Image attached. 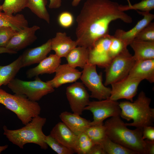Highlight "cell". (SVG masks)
<instances>
[{
  "mask_svg": "<svg viewBox=\"0 0 154 154\" xmlns=\"http://www.w3.org/2000/svg\"><path fill=\"white\" fill-rule=\"evenodd\" d=\"M136 62L127 48L113 58L104 68L106 86L126 77Z\"/></svg>",
  "mask_w": 154,
  "mask_h": 154,
  "instance_id": "cell-7",
  "label": "cell"
},
{
  "mask_svg": "<svg viewBox=\"0 0 154 154\" xmlns=\"http://www.w3.org/2000/svg\"><path fill=\"white\" fill-rule=\"evenodd\" d=\"M94 144L84 132L78 135L75 145L73 149L78 154H88Z\"/></svg>",
  "mask_w": 154,
  "mask_h": 154,
  "instance_id": "cell-30",
  "label": "cell"
},
{
  "mask_svg": "<svg viewBox=\"0 0 154 154\" xmlns=\"http://www.w3.org/2000/svg\"><path fill=\"white\" fill-rule=\"evenodd\" d=\"M0 9H2V6H1V5H0Z\"/></svg>",
  "mask_w": 154,
  "mask_h": 154,
  "instance_id": "cell-44",
  "label": "cell"
},
{
  "mask_svg": "<svg viewBox=\"0 0 154 154\" xmlns=\"http://www.w3.org/2000/svg\"><path fill=\"white\" fill-rule=\"evenodd\" d=\"M142 138L144 140L154 141V127L153 126H147L143 127Z\"/></svg>",
  "mask_w": 154,
  "mask_h": 154,
  "instance_id": "cell-37",
  "label": "cell"
},
{
  "mask_svg": "<svg viewBox=\"0 0 154 154\" xmlns=\"http://www.w3.org/2000/svg\"><path fill=\"white\" fill-rule=\"evenodd\" d=\"M61 62V58L55 54H51L42 60L37 66L28 70L26 72L27 76L31 78L40 74L53 73L55 72Z\"/></svg>",
  "mask_w": 154,
  "mask_h": 154,
  "instance_id": "cell-18",
  "label": "cell"
},
{
  "mask_svg": "<svg viewBox=\"0 0 154 154\" xmlns=\"http://www.w3.org/2000/svg\"><path fill=\"white\" fill-rule=\"evenodd\" d=\"M28 0H5L1 5L2 10L9 14H15L27 7Z\"/></svg>",
  "mask_w": 154,
  "mask_h": 154,
  "instance_id": "cell-29",
  "label": "cell"
},
{
  "mask_svg": "<svg viewBox=\"0 0 154 154\" xmlns=\"http://www.w3.org/2000/svg\"><path fill=\"white\" fill-rule=\"evenodd\" d=\"M83 69L80 78L90 92V97L98 100L109 98L111 88L103 84L102 74L98 73L96 65L88 63Z\"/></svg>",
  "mask_w": 154,
  "mask_h": 154,
  "instance_id": "cell-8",
  "label": "cell"
},
{
  "mask_svg": "<svg viewBox=\"0 0 154 154\" xmlns=\"http://www.w3.org/2000/svg\"><path fill=\"white\" fill-rule=\"evenodd\" d=\"M55 72L54 78L47 81L54 88H58L66 83L76 82L80 78L82 74V72L68 64H60Z\"/></svg>",
  "mask_w": 154,
  "mask_h": 154,
  "instance_id": "cell-15",
  "label": "cell"
},
{
  "mask_svg": "<svg viewBox=\"0 0 154 154\" xmlns=\"http://www.w3.org/2000/svg\"><path fill=\"white\" fill-rule=\"evenodd\" d=\"M120 8L124 11L132 9L143 12H149L154 9V0H142L133 5L130 3L127 5H120Z\"/></svg>",
  "mask_w": 154,
  "mask_h": 154,
  "instance_id": "cell-32",
  "label": "cell"
},
{
  "mask_svg": "<svg viewBox=\"0 0 154 154\" xmlns=\"http://www.w3.org/2000/svg\"><path fill=\"white\" fill-rule=\"evenodd\" d=\"M66 94L72 112L81 115L90 101V95L84 84L75 82L66 88Z\"/></svg>",
  "mask_w": 154,
  "mask_h": 154,
  "instance_id": "cell-10",
  "label": "cell"
},
{
  "mask_svg": "<svg viewBox=\"0 0 154 154\" xmlns=\"http://www.w3.org/2000/svg\"><path fill=\"white\" fill-rule=\"evenodd\" d=\"M39 27L34 25L27 27L17 32L10 39L5 48L17 52L34 42L37 39L36 32Z\"/></svg>",
  "mask_w": 154,
  "mask_h": 154,
  "instance_id": "cell-13",
  "label": "cell"
},
{
  "mask_svg": "<svg viewBox=\"0 0 154 154\" xmlns=\"http://www.w3.org/2000/svg\"><path fill=\"white\" fill-rule=\"evenodd\" d=\"M151 101V99L143 91H141L134 101L119 102L121 110L120 117L128 121H133L131 123H125L127 126L143 129L146 126H153L154 109L150 106Z\"/></svg>",
  "mask_w": 154,
  "mask_h": 154,
  "instance_id": "cell-3",
  "label": "cell"
},
{
  "mask_svg": "<svg viewBox=\"0 0 154 154\" xmlns=\"http://www.w3.org/2000/svg\"><path fill=\"white\" fill-rule=\"evenodd\" d=\"M47 0H28L27 7L37 17L49 24L50 18L46 6Z\"/></svg>",
  "mask_w": 154,
  "mask_h": 154,
  "instance_id": "cell-26",
  "label": "cell"
},
{
  "mask_svg": "<svg viewBox=\"0 0 154 154\" xmlns=\"http://www.w3.org/2000/svg\"><path fill=\"white\" fill-rule=\"evenodd\" d=\"M22 68L21 56L10 64L0 66V88L2 85H6L13 79Z\"/></svg>",
  "mask_w": 154,
  "mask_h": 154,
  "instance_id": "cell-25",
  "label": "cell"
},
{
  "mask_svg": "<svg viewBox=\"0 0 154 154\" xmlns=\"http://www.w3.org/2000/svg\"><path fill=\"white\" fill-rule=\"evenodd\" d=\"M51 50V39L40 46L27 49L21 55L22 68L39 63Z\"/></svg>",
  "mask_w": 154,
  "mask_h": 154,
  "instance_id": "cell-16",
  "label": "cell"
},
{
  "mask_svg": "<svg viewBox=\"0 0 154 154\" xmlns=\"http://www.w3.org/2000/svg\"><path fill=\"white\" fill-rule=\"evenodd\" d=\"M128 76L142 80H146L150 83L154 82V59L136 61Z\"/></svg>",
  "mask_w": 154,
  "mask_h": 154,
  "instance_id": "cell-19",
  "label": "cell"
},
{
  "mask_svg": "<svg viewBox=\"0 0 154 154\" xmlns=\"http://www.w3.org/2000/svg\"><path fill=\"white\" fill-rule=\"evenodd\" d=\"M101 144L106 154H136L132 151L112 141L107 136Z\"/></svg>",
  "mask_w": 154,
  "mask_h": 154,
  "instance_id": "cell-27",
  "label": "cell"
},
{
  "mask_svg": "<svg viewBox=\"0 0 154 154\" xmlns=\"http://www.w3.org/2000/svg\"><path fill=\"white\" fill-rule=\"evenodd\" d=\"M0 104L15 113L24 125L39 115L41 111L37 102L30 100L24 95H12L1 88Z\"/></svg>",
  "mask_w": 154,
  "mask_h": 154,
  "instance_id": "cell-5",
  "label": "cell"
},
{
  "mask_svg": "<svg viewBox=\"0 0 154 154\" xmlns=\"http://www.w3.org/2000/svg\"><path fill=\"white\" fill-rule=\"evenodd\" d=\"M45 141L53 151L58 154H73V150L59 142L50 134L45 135Z\"/></svg>",
  "mask_w": 154,
  "mask_h": 154,
  "instance_id": "cell-31",
  "label": "cell"
},
{
  "mask_svg": "<svg viewBox=\"0 0 154 154\" xmlns=\"http://www.w3.org/2000/svg\"><path fill=\"white\" fill-rule=\"evenodd\" d=\"M135 39L145 41L154 42V23L151 22L144 28Z\"/></svg>",
  "mask_w": 154,
  "mask_h": 154,
  "instance_id": "cell-35",
  "label": "cell"
},
{
  "mask_svg": "<svg viewBox=\"0 0 154 154\" xmlns=\"http://www.w3.org/2000/svg\"><path fill=\"white\" fill-rule=\"evenodd\" d=\"M76 41L73 40L64 32H58L51 39V50L59 57H66L69 52L77 46Z\"/></svg>",
  "mask_w": 154,
  "mask_h": 154,
  "instance_id": "cell-17",
  "label": "cell"
},
{
  "mask_svg": "<svg viewBox=\"0 0 154 154\" xmlns=\"http://www.w3.org/2000/svg\"><path fill=\"white\" fill-rule=\"evenodd\" d=\"M59 117L62 122L77 135L84 132L90 126V120L73 112H63L60 113Z\"/></svg>",
  "mask_w": 154,
  "mask_h": 154,
  "instance_id": "cell-20",
  "label": "cell"
},
{
  "mask_svg": "<svg viewBox=\"0 0 154 154\" xmlns=\"http://www.w3.org/2000/svg\"><path fill=\"white\" fill-rule=\"evenodd\" d=\"M1 0H0V1Z\"/></svg>",
  "mask_w": 154,
  "mask_h": 154,
  "instance_id": "cell-45",
  "label": "cell"
},
{
  "mask_svg": "<svg viewBox=\"0 0 154 154\" xmlns=\"http://www.w3.org/2000/svg\"><path fill=\"white\" fill-rule=\"evenodd\" d=\"M8 145H5L3 146H0V154L3 151L6 149L8 147Z\"/></svg>",
  "mask_w": 154,
  "mask_h": 154,
  "instance_id": "cell-43",
  "label": "cell"
},
{
  "mask_svg": "<svg viewBox=\"0 0 154 154\" xmlns=\"http://www.w3.org/2000/svg\"><path fill=\"white\" fill-rule=\"evenodd\" d=\"M112 35L109 34L97 40L89 50L88 63L105 68L111 60L109 50Z\"/></svg>",
  "mask_w": 154,
  "mask_h": 154,
  "instance_id": "cell-12",
  "label": "cell"
},
{
  "mask_svg": "<svg viewBox=\"0 0 154 154\" xmlns=\"http://www.w3.org/2000/svg\"><path fill=\"white\" fill-rule=\"evenodd\" d=\"M88 154H106L101 144H94Z\"/></svg>",
  "mask_w": 154,
  "mask_h": 154,
  "instance_id": "cell-38",
  "label": "cell"
},
{
  "mask_svg": "<svg viewBox=\"0 0 154 154\" xmlns=\"http://www.w3.org/2000/svg\"><path fill=\"white\" fill-rule=\"evenodd\" d=\"M84 110L91 112L93 116V120L90 125H103L105 119L110 117L120 116L121 110L119 102L109 98L96 101H90Z\"/></svg>",
  "mask_w": 154,
  "mask_h": 154,
  "instance_id": "cell-9",
  "label": "cell"
},
{
  "mask_svg": "<svg viewBox=\"0 0 154 154\" xmlns=\"http://www.w3.org/2000/svg\"><path fill=\"white\" fill-rule=\"evenodd\" d=\"M145 141L147 148L148 154H154V141L146 139Z\"/></svg>",
  "mask_w": 154,
  "mask_h": 154,
  "instance_id": "cell-40",
  "label": "cell"
},
{
  "mask_svg": "<svg viewBox=\"0 0 154 154\" xmlns=\"http://www.w3.org/2000/svg\"><path fill=\"white\" fill-rule=\"evenodd\" d=\"M142 80L127 76L123 79L114 83L112 86L109 98L117 101L125 99L133 102L136 95L138 86Z\"/></svg>",
  "mask_w": 154,
  "mask_h": 154,
  "instance_id": "cell-11",
  "label": "cell"
},
{
  "mask_svg": "<svg viewBox=\"0 0 154 154\" xmlns=\"http://www.w3.org/2000/svg\"><path fill=\"white\" fill-rule=\"evenodd\" d=\"M127 47L121 40L112 35L109 50V56L111 60Z\"/></svg>",
  "mask_w": 154,
  "mask_h": 154,
  "instance_id": "cell-33",
  "label": "cell"
},
{
  "mask_svg": "<svg viewBox=\"0 0 154 154\" xmlns=\"http://www.w3.org/2000/svg\"><path fill=\"white\" fill-rule=\"evenodd\" d=\"M2 10L0 9V27L10 26L17 31L28 27V21L23 15H14L2 12Z\"/></svg>",
  "mask_w": 154,
  "mask_h": 154,
  "instance_id": "cell-24",
  "label": "cell"
},
{
  "mask_svg": "<svg viewBox=\"0 0 154 154\" xmlns=\"http://www.w3.org/2000/svg\"><path fill=\"white\" fill-rule=\"evenodd\" d=\"M17 31L10 26L0 27V47H5Z\"/></svg>",
  "mask_w": 154,
  "mask_h": 154,
  "instance_id": "cell-34",
  "label": "cell"
},
{
  "mask_svg": "<svg viewBox=\"0 0 154 154\" xmlns=\"http://www.w3.org/2000/svg\"><path fill=\"white\" fill-rule=\"evenodd\" d=\"M50 3L48 6L50 9H56L61 6L62 0H49Z\"/></svg>",
  "mask_w": 154,
  "mask_h": 154,
  "instance_id": "cell-39",
  "label": "cell"
},
{
  "mask_svg": "<svg viewBox=\"0 0 154 154\" xmlns=\"http://www.w3.org/2000/svg\"><path fill=\"white\" fill-rule=\"evenodd\" d=\"M15 94L24 95L31 100L37 102L44 96L54 92V88L47 82L42 81L38 76L32 81L14 78L7 84Z\"/></svg>",
  "mask_w": 154,
  "mask_h": 154,
  "instance_id": "cell-6",
  "label": "cell"
},
{
  "mask_svg": "<svg viewBox=\"0 0 154 154\" xmlns=\"http://www.w3.org/2000/svg\"><path fill=\"white\" fill-rule=\"evenodd\" d=\"M89 50L88 48L77 46L72 49L65 57L67 64L71 67L83 68L88 63Z\"/></svg>",
  "mask_w": 154,
  "mask_h": 154,
  "instance_id": "cell-23",
  "label": "cell"
},
{
  "mask_svg": "<svg viewBox=\"0 0 154 154\" xmlns=\"http://www.w3.org/2000/svg\"><path fill=\"white\" fill-rule=\"evenodd\" d=\"M84 132L94 144H101L107 136L104 124L90 125Z\"/></svg>",
  "mask_w": 154,
  "mask_h": 154,
  "instance_id": "cell-28",
  "label": "cell"
},
{
  "mask_svg": "<svg viewBox=\"0 0 154 154\" xmlns=\"http://www.w3.org/2000/svg\"><path fill=\"white\" fill-rule=\"evenodd\" d=\"M140 15L143 16L131 29L125 31L122 29H117L114 35L121 40L127 46L136 37L139 33L149 24L154 19V15L149 12H143L137 11Z\"/></svg>",
  "mask_w": 154,
  "mask_h": 154,
  "instance_id": "cell-14",
  "label": "cell"
},
{
  "mask_svg": "<svg viewBox=\"0 0 154 154\" xmlns=\"http://www.w3.org/2000/svg\"><path fill=\"white\" fill-rule=\"evenodd\" d=\"M46 122L45 118L39 115L33 117L25 126L18 129L10 130L6 126H3V134L9 141L21 149H23L26 144L33 143L45 150L48 146L45 141L46 135L42 131V128Z\"/></svg>",
  "mask_w": 154,
  "mask_h": 154,
  "instance_id": "cell-4",
  "label": "cell"
},
{
  "mask_svg": "<svg viewBox=\"0 0 154 154\" xmlns=\"http://www.w3.org/2000/svg\"><path fill=\"white\" fill-rule=\"evenodd\" d=\"M129 45L134 51L136 61L154 59V42L135 39Z\"/></svg>",
  "mask_w": 154,
  "mask_h": 154,
  "instance_id": "cell-22",
  "label": "cell"
},
{
  "mask_svg": "<svg viewBox=\"0 0 154 154\" xmlns=\"http://www.w3.org/2000/svg\"><path fill=\"white\" fill-rule=\"evenodd\" d=\"M81 0H72V6L76 7L78 6Z\"/></svg>",
  "mask_w": 154,
  "mask_h": 154,
  "instance_id": "cell-42",
  "label": "cell"
},
{
  "mask_svg": "<svg viewBox=\"0 0 154 154\" xmlns=\"http://www.w3.org/2000/svg\"><path fill=\"white\" fill-rule=\"evenodd\" d=\"M50 135L60 143L73 150L78 135L62 122L57 123L52 129Z\"/></svg>",
  "mask_w": 154,
  "mask_h": 154,
  "instance_id": "cell-21",
  "label": "cell"
},
{
  "mask_svg": "<svg viewBox=\"0 0 154 154\" xmlns=\"http://www.w3.org/2000/svg\"><path fill=\"white\" fill-rule=\"evenodd\" d=\"M104 125L106 136L112 141L136 154H148L146 142L142 138V129H129L120 116L111 117Z\"/></svg>",
  "mask_w": 154,
  "mask_h": 154,
  "instance_id": "cell-2",
  "label": "cell"
},
{
  "mask_svg": "<svg viewBox=\"0 0 154 154\" xmlns=\"http://www.w3.org/2000/svg\"><path fill=\"white\" fill-rule=\"evenodd\" d=\"M120 20L130 23L131 17L122 11L120 5L110 0H87L76 21L77 46L88 48L99 39L109 34L112 21Z\"/></svg>",
  "mask_w": 154,
  "mask_h": 154,
  "instance_id": "cell-1",
  "label": "cell"
},
{
  "mask_svg": "<svg viewBox=\"0 0 154 154\" xmlns=\"http://www.w3.org/2000/svg\"><path fill=\"white\" fill-rule=\"evenodd\" d=\"M8 53L9 54H15L17 52L6 48L4 47H0V54L3 53Z\"/></svg>",
  "mask_w": 154,
  "mask_h": 154,
  "instance_id": "cell-41",
  "label": "cell"
},
{
  "mask_svg": "<svg viewBox=\"0 0 154 154\" xmlns=\"http://www.w3.org/2000/svg\"><path fill=\"white\" fill-rule=\"evenodd\" d=\"M57 21L58 24L61 27L64 28H68L73 25L74 18L73 15L70 12L64 11L59 14Z\"/></svg>",
  "mask_w": 154,
  "mask_h": 154,
  "instance_id": "cell-36",
  "label": "cell"
}]
</instances>
